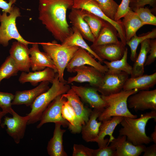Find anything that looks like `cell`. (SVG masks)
Returning <instances> with one entry per match:
<instances>
[{
    "mask_svg": "<svg viewBox=\"0 0 156 156\" xmlns=\"http://www.w3.org/2000/svg\"><path fill=\"white\" fill-rule=\"evenodd\" d=\"M129 75L124 72L114 74L106 72L104 74L103 83L97 88V90L104 96L118 93L122 90Z\"/></svg>",
    "mask_w": 156,
    "mask_h": 156,
    "instance_id": "12",
    "label": "cell"
},
{
    "mask_svg": "<svg viewBox=\"0 0 156 156\" xmlns=\"http://www.w3.org/2000/svg\"><path fill=\"white\" fill-rule=\"evenodd\" d=\"M56 73L53 69L49 67L33 72H22L18 81L21 83L29 82L34 86H37L39 82L44 81H48L52 83Z\"/></svg>",
    "mask_w": 156,
    "mask_h": 156,
    "instance_id": "21",
    "label": "cell"
},
{
    "mask_svg": "<svg viewBox=\"0 0 156 156\" xmlns=\"http://www.w3.org/2000/svg\"><path fill=\"white\" fill-rule=\"evenodd\" d=\"M146 5H149L156 9V0H130L129 6L134 11L138 8L144 7Z\"/></svg>",
    "mask_w": 156,
    "mask_h": 156,
    "instance_id": "40",
    "label": "cell"
},
{
    "mask_svg": "<svg viewBox=\"0 0 156 156\" xmlns=\"http://www.w3.org/2000/svg\"><path fill=\"white\" fill-rule=\"evenodd\" d=\"M152 141H153L155 144H156V126L155 127L154 130L153 132L151 135V137Z\"/></svg>",
    "mask_w": 156,
    "mask_h": 156,
    "instance_id": "46",
    "label": "cell"
},
{
    "mask_svg": "<svg viewBox=\"0 0 156 156\" xmlns=\"http://www.w3.org/2000/svg\"><path fill=\"white\" fill-rule=\"evenodd\" d=\"M149 55L146 58L144 66H149L153 63L156 58V40L150 39V48L148 52Z\"/></svg>",
    "mask_w": 156,
    "mask_h": 156,
    "instance_id": "43",
    "label": "cell"
},
{
    "mask_svg": "<svg viewBox=\"0 0 156 156\" xmlns=\"http://www.w3.org/2000/svg\"><path fill=\"white\" fill-rule=\"evenodd\" d=\"M18 71L12 58L7 57L0 67V85L2 80L17 75Z\"/></svg>",
    "mask_w": 156,
    "mask_h": 156,
    "instance_id": "35",
    "label": "cell"
},
{
    "mask_svg": "<svg viewBox=\"0 0 156 156\" xmlns=\"http://www.w3.org/2000/svg\"><path fill=\"white\" fill-rule=\"evenodd\" d=\"M73 72L76 73L77 75L68 78L67 81L68 84L74 82H87L91 86L97 89L102 84L104 76V74L94 67L88 65L75 67Z\"/></svg>",
    "mask_w": 156,
    "mask_h": 156,
    "instance_id": "8",
    "label": "cell"
},
{
    "mask_svg": "<svg viewBox=\"0 0 156 156\" xmlns=\"http://www.w3.org/2000/svg\"><path fill=\"white\" fill-rule=\"evenodd\" d=\"M128 49L126 47L122 57L120 59L109 62L103 61V63L108 69L106 72L114 74L125 72L129 75L131 73L132 66L127 62Z\"/></svg>",
    "mask_w": 156,
    "mask_h": 156,
    "instance_id": "32",
    "label": "cell"
},
{
    "mask_svg": "<svg viewBox=\"0 0 156 156\" xmlns=\"http://www.w3.org/2000/svg\"><path fill=\"white\" fill-rule=\"evenodd\" d=\"M123 18L122 21L127 42L136 35L138 30L144 25L137 14L131 8Z\"/></svg>",
    "mask_w": 156,
    "mask_h": 156,
    "instance_id": "27",
    "label": "cell"
},
{
    "mask_svg": "<svg viewBox=\"0 0 156 156\" xmlns=\"http://www.w3.org/2000/svg\"><path fill=\"white\" fill-rule=\"evenodd\" d=\"M87 65L92 66L105 74L108 70L106 66L97 62L86 51L79 47L70 60L66 68L67 71L72 73L75 67Z\"/></svg>",
    "mask_w": 156,
    "mask_h": 156,
    "instance_id": "14",
    "label": "cell"
},
{
    "mask_svg": "<svg viewBox=\"0 0 156 156\" xmlns=\"http://www.w3.org/2000/svg\"><path fill=\"white\" fill-rule=\"evenodd\" d=\"M16 0H9L8 3L4 0H0V8L2 9L3 12L10 13L13 6L12 5L16 2Z\"/></svg>",
    "mask_w": 156,
    "mask_h": 156,
    "instance_id": "44",
    "label": "cell"
},
{
    "mask_svg": "<svg viewBox=\"0 0 156 156\" xmlns=\"http://www.w3.org/2000/svg\"><path fill=\"white\" fill-rule=\"evenodd\" d=\"M150 39L143 41L141 44L140 50L135 60L131 74V77H134L142 75L144 72V64L146 59L147 55L150 48Z\"/></svg>",
    "mask_w": 156,
    "mask_h": 156,
    "instance_id": "28",
    "label": "cell"
},
{
    "mask_svg": "<svg viewBox=\"0 0 156 156\" xmlns=\"http://www.w3.org/2000/svg\"><path fill=\"white\" fill-rule=\"evenodd\" d=\"M73 0H39L38 18L55 39L61 43L72 33L66 19Z\"/></svg>",
    "mask_w": 156,
    "mask_h": 156,
    "instance_id": "1",
    "label": "cell"
},
{
    "mask_svg": "<svg viewBox=\"0 0 156 156\" xmlns=\"http://www.w3.org/2000/svg\"><path fill=\"white\" fill-rule=\"evenodd\" d=\"M82 10L83 18L88 24L96 39L102 28L107 22L91 13Z\"/></svg>",
    "mask_w": 156,
    "mask_h": 156,
    "instance_id": "33",
    "label": "cell"
},
{
    "mask_svg": "<svg viewBox=\"0 0 156 156\" xmlns=\"http://www.w3.org/2000/svg\"><path fill=\"white\" fill-rule=\"evenodd\" d=\"M48 81L41 82L35 88L22 91H17L12 102V105H25L30 106L36 98L49 88Z\"/></svg>",
    "mask_w": 156,
    "mask_h": 156,
    "instance_id": "19",
    "label": "cell"
},
{
    "mask_svg": "<svg viewBox=\"0 0 156 156\" xmlns=\"http://www.w3.org/2000/svg\"><path fill=\"white\" fill-rule=\"evenodd\" d=\"M110 143V146L116 149L115 156H138L144 152L146 148L144 144L134 145L127 140L124 135H119Z\"/></svg>",
    "mask_w": 156,
    "mask_h": 156,
    "instance_id": "18",
    "label": "cell"
},
{
    "mask_svg": "<svg viewBox=\"0 0 156 156\" xmlns=\"http://www.w3.org/2000/svg\"><path fill=\"white\" fill-rule=\"evenodd\" d=\"M156 84V73L151 75H143L128 78L125 83L122 90L136 89L138 91L149 90Z\"/></svg>",
    "mask_w": 156,
    "mask_h": 156,
    "instance_id": "24",
    "label": "cell"
},
{
    "mask_svg": "<svg viewBox=\"0 0 156 156\" xmlns=\"http://www.w3.org/2000/svg\"><path fill=\"white\" fill-rule=\"evenodd\" d=\"M62 95L71 105L82 126L85 124L89 120L92 109L84 105L79 97L71 88Z\"/></svg>",
    "mask_w": 156,
    "mask_h": 156,
    "instance_id": "22",
    "label": "cell"
},
{
    "mask_svg": "<svg viewBox=\"0 0 156 156\" xmlns=\"http://www.w3.org/2000/svg\"><path fill=\"white\" fill-rule=\"evenodd\" d=\"M93 149L82 144H74L73 156H92Z\"/></svg>",
    "mask_w": 156,
    "mask_h": 156,
    "instance_id": "39",
    "label": "cell"
},
{
    "mask_svg": "<svg viewBox=\"0 0 156 156\" xmlns=\"http://www.w3.org/2000/svg\"><path fill=\"white\" fill-rule=\"evenodd\" d=\"M68 18L73 27L77 28L83 38L92 43L94 42L95 39L83 18L82 9L72 8Z\"/></svg>",
    "mask_w": 156,
    "mask_h": 156,
    "instance_id": "23",
    "label": "cell"
},
{
    "mask_svg": "<svg viewBox=\"0 0 156 156\" xmlns=\"http://www.w3.org/2000/svg\"><path fill=\"white\" fill-rule=\"evenodd\" d=\"M143 156H156V144L146 147Z\"/></svg>",
    "mask_w": 156,
    "mask_h": 156,
    "instance_id": "45",
    "label": "cell"
},
{
    "mask_svg": "<svg viewBox=\"0 0 156 156\" xmlns=\"http://www.w3.org/2000/svg\"><path fill=\"white\" fill-rule=\"evenodd\" d=\"M73 32L62 43L64 44L70 46H76L82 48L92 55L100 62L103 63V60L100 58L92 49L90 47L84 40L79 31L75 27H72Z\"/></svg>",
    "mask_w": 156,
    "mask_h": 156,
    "instance_id": "31",
    "label": "cell"
},
{
    "mask_svg": "<svg viewBox=\"0 0 156 156\" xmlns=\"http://www.w3.org/2000/svg\"><path fill=\"white\" fill-rule=\"evenodd\" d=\"M9 53L19 71L29 72L30 61L28 45L18 41L14 42L10 50Z\"/></svg>",
    "mask_w": 156,
    "mask_h": 156,
    "instance_id": "15",
    "label": "cell"
},
{
    "mask_svg": "<svg viewBox=\"0 0 156 156\" xmlns=\"http://www.w3.org/2000/svg\"><path fill=\"white\" fill-rule=\"evenodd\" d=\"M72 88L80 98L92 108L102 112L107 106L105 101L100 95L97 89L93 87L73 85Z\"/></svg>",
    "mask_w": 156,
    "mask_h": 156,
    "instance_id": "13",
    "label": "cell"
},
{
    "mask_svg": "<svg viewBox=\"0 0 156 156\" xmlns=\"http://www.w3.org/2000/svg\"><path fill=\"white\" fill-rule=\"evenodd\" d=\"M61 113L62 117L68 122V127L71 132L74 134L80 133L82 125L73 108L67 100L64 102Z\"/></svg>",
    "mask_w": 156,
    "mask_h": 156,
    "instance_id": "29",
    "label": "cell"
},
{
    "mask_svg": "<svg viewBox=\"0 0 156 156\" xmlns=\"http://www.w3.org/2000/svg\"><path fill=\"white\" fill-rule=\"evenodd\" d=\"M127 103L128 108L136 111H156V89L139 91L129 97Z\"/></svg>",
    "mask_w": 156,
    "mask_h": 156,
    "instance_id": "11",
    "label": "cell"
},
{
    "mask_svg": "<svg viewBox=\"0 0 156 156\" xmlns=\"http://www.w3.org/2000/svg\"><path fill=\"white\" fill-rule=\"evenodd\" d=\"M40 44L52 60L57 70L59 80L66 81L64 77L65 69L79 47L60 44L55 40L40 42Z\"/></svg>",
    "mask_w": 156,
    "mask_h": 156,
    "instance_id": "5",
    "label": "cell"
},
{
    "mask_svg": "<svg viewBox=\"0 0 156 156\" xmlns=\"http://www.w3.org/2000/svg\"><path fill=\"white\" fill-rule=\"evenodd\" d=\"M102 112L94 109L87 122L82 126L81 133L83 139L87 142L92 141L98 136L102 121L97 119Z\"/></svg>",
    "mask_w": 156,
    "mask_h": 156,
    "instance_id": "26",
    "label": "cell"
},
{
    "mask_svg": "<svg viewBox=\"0 0 156 156\" xmlns=\"http://www.w3.org/2000/svg\"><path fill=\"white\" fill-rule=\"evenodd\" d=\"M12 115V117L5 116L0 126L3 128L6 126L7 133L16 144H18L24 136L30 116L28 115L25 116H21L14 111Z\"/></svg>",
    "mask_w": 156,
    "mask_h": 156,
    "instance_id": "10",
    "label": "cell"
},
{
    "mask_svg": "<svg viewBox=\"0 0 156 156\" xmlns=\"http://www.w3.org/2000/svg\"><path fill=\"white\" fill-rule=\"evenodd\" d=\"M138 91L136 89L125 91L122 90L118 93L108 96L101 95L107 106L100 114L98 120L103 121L109 119L114 116L137 118V115L133 114L129 110L127 100L129 96Z\"/></svg>",
    "mask_w": 156,
    "mask_h": 156,
    "instance_id": "4",
    "label": "cell"
},
{
    "mask_svg": "<svg viewBox=\"0 0 156 156\" xmlns=\"http://www.w3.org/2000/svg\"><path fill=\"white\" fill-rule=\"evenodd\" d=\"M116 149L110 146L93 149L92 156H115Z\"/></svg>",
    "mask_w": 156,
    "mask_h": 156,
    "instance_id": "42",
    "label": "cell"
},
{
    "mask_svg": "<svg viewBox=\"0 0 156 156\" xmlns=\"http://www.w3.org/2000/svg\"><path fill=\"white\" fill-rule=\"evenodd\" d=\"M130 0H122L119 5L116 13L115 20L116 21L120 20L123 18L130 9L129 5Z\"/></svg>",
    "mask_w": 156,
    "mask_h": 156,
    "instance_id": "41",
    "label": "cell"
},
{
    "mask_svg": "<svg viewBox=\"0 0 156 156\" xmlns=\"http://www.w3.org/2000/svg\"><path fill=\"white\" fill-rule=\"evenodd\" d=\"M35 42L29 49L31 68L33 71L42 70L47 67L57 73L56 68L50 56L46 52L40 51L38 44Z\"/></svg>",
    "mask_w": 156,
    "mask_h": 156,
    "instance_id": "17",
    "label": "cell"
},
{
    "mask_svg": "<svg viewBox=\"0 0 156 156\" xmlns=\"http://www.w3.org/2000/svg\"><path fill=\"white\" fill-rule=\"evenodd\" d=\"M72 8L85 10L98 16L112 25L117 32L118 36L122 43L125 46L126 39L125 29L122 21H116L107 16L101 10L98 3L94 0H73Z\"/></svg>",
    "mask_w": 156,
    "mask_h": 156,
    "instance_id": "7",
    "label": "cell"
},
{
    "mask_svg": "<svg viewBox=\"0 0 156 156\" xmlns=\"http://www.w3.org/2000/svg\"><path fill=\"white\" fill-rule=\"evenodd\" d=\"M98 4L105 14L112 20L115 18L119 6L114 0H94Z\"/></svg>",
    "mask_w": 156,
    "mask_h": 156,
    "instance_id": "36",
    "label": "cell"
},
{
    "mask_svg": "<svg viewBox=\"0 0 156 156\" xmlns=\"http://www.w3.org/2000/svg\"><path fill=\"white\" fill-rule=\"evenodd\" d=\"M20 16V9L16 7H13L8 15L4 12L2 14L0 13V44L6 47L8 45L9 41L12 39H15L27 45L35 43L25 40L19 33L16 20L17 18Z\"/></svg>",
    "mask_w": 156,
    "mask_h": 156,
    "instance_id": "6",
    "label": "cell"
},
{
    "mask_svg": "<svg viewBox=\"0 0 156 156\" xmlns=\"http://www.w3.org/2000/svg\"><path fill=\"white\" fill-rule=\"evenodd\" d=\"M122 43L99 46L91 45L94 52L101 59L110 61L118 60L122 57L126 48Z\"/></svg>",
    "mask_w": 156,
    "mask_h": 156,
    "instance_id": "20",
    "label": "cell"
},
{
    "mask_svg": "<svg viewBox=\"0 0 156 156\" xmlns=\"http://www.w3.org/2000/svg\"><path fill=\"white\" fill-rule=\"evenodd\" d=\"M123 118L122 116H114L109 119L102 121L98 136L92 142L97 143L99 148L108 146L115 138L113 133L115 128Z\"/></svg>",
    "mask_w": 156,
    "mask_h": 156,
    "instance_id": "16",
    "label": "cell"
},
{
    "mask_svg": "<svg viewBox=\"0 0 156 156\" xmlns=\"http://www.w3.org/2000/svg\"><path fill=\"white\" fill-rule=\"evenodd\" d=\"M117 32L114 27L107 22L102 28L98 36L92 45L99 46L122 43L118 39Z\"/></svg>",
    "mask_w": 156,
    "mask_h": 156,
    "instance_id": "30",
    "label": "cell"
},
{
    "mask_svg": "<svg viewBox=\"0 0 156 156\" xmlns=\"http://www.w3.org/2000/svg\"><path fill=\"white\" fill-rule=\"evenodd\" d=\"M50 88L38 96L30 106L31 112L27 125L34 124L40 121L42 113L49 104L58 96L66 93L70 89L67 81H60L56 73Z\"/></svg>",
    "mask_w": 156,
    "mask_h": 156,
    "instance_id": "3",
    "label": "cell"
},
{
    "mask_svg": "<svg viewBox=\"0 0 156 156\" xmlns=\"http://www.w3.org/2000/svg\"><path fill=\"white\" fill-rule=\"evenodd\" d=\"M156 38V29H153L151 31L143 34L140 36L135 35L126 42L131 49L130 58L133 62L135 60L137 56V50L138 46L144 40L147 39H154Z\"/></svg>",
    "mask_w": 156,
    "mask_h": 156,
    "instance_id": "34",
    "label": "cell"
},
{
    "mask_svg": "<svg viewBox=\"0 0 156 156\" xmlns=\"http://www.w3.org/2000/svg\"><path fill=\"white\" fill-rule=\"evenodd\" d=\"M53 135L48 142L47 150L50 156H67L63 144V137L66 130L61 128L62 125L55 123Z\"/></svg>",
    "mask_w": 156,
    "mask_h": 156,
    "instance_id": "25",
    "label": "cell"
},
{
    "mask_svg": "<svg viewBox=\"0 0 156 156\" xmlns=\"http://www.w3.org/2000/svg\"><path fill=\"white\" fill-rule=\"evenodd\" d=\"M14 97L12 93L0 91V107L2 111L12 114L14 111L12 107V102Z\"/></svg>",
    "mask_w": 156,
    "mask_h": 156,
    "instance_id": "38",
    "label": "cell"
},
{
    "mask_svg": "<svg viewBox=\"0 0 156 156\" xmlns=\"http://www.w3.org/2000/svg\"><path fill=\"white\" fill-rule=\"evenodd\" d=\"M153 119L156 121V111L151 110L140 115V118L124 117L120 122L122 127L119 131V135H125L127 140L135 146L148 144L152 141L146 133L148 121Z\"/></svg>",
    "mask_w": 156,
    "mask_h": 156,
    "instance_id": "2",
    "label": "cell"
},
{
    "mask_svg": "<svg viewBox=\"0 0 156 156\" xmlns=\"http://www.w3.org/2000/svg\"><path fill=\"white\" fill-rule=\"evenodd\" d=\"M66 100L62 94L55 98L42 113L37 128H39L44 124L49 122L59 123L64 127H68L69 123L62 117L61 113L63 105Z\"/></svg>",
    "mask_w": 156,
    "mask_h": 156,
    "instance_id": "9",
    "label": "cell"
},
{
    "mask_svg": "<svg viewBox=\"0 0 156 156\" xmlns=\"http://www.w3.org/2000/svg\"><path fill=\"white\" fill-rule=\"evenodd\" d=\"M134 11L142 21L145 25L156 26V17L152 13V11L147 7L140 8Z\"/></svg>",
    "mask_w": 156,
    "mask_h": 156,
    "instance_id": "37",
    "label": "cell"
},
{
    "mask_svg": "<svg viewBox=\"0 0 156 156\" xmlns=\"http://www.w3.org/2000/svg\"><path fill=\"white\" fill-rule=\"evenodd\" d=\"M7 113L3 111H0V124L1 123V119L2 118L5 116Z\"/></svg>",
    "mask_w": 156,
    "mask_h": 156,
    "instance_id": "47",
    "label": "cell"
}]
</instances>
